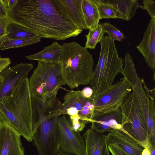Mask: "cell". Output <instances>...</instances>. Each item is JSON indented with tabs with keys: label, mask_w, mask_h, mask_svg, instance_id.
<instances>
[{
	"label": "cell",
	"mask_w": 155,
	"mask_h": 155,
	"mask_svg": "<svg viewBox=\"0 0 155 155\" xmlns=\"http://www.w3.org/2000/svg\"><path fill=\"white\" fill-rule=\"evenodd\" d=\"M11 20L41 38L64 40L83 31L61 10L56 0H18Z\"/></svg>",
	"instance_id": "cell-1"
},
{
	"label": "cell",
	"mask_w": 155,
	"mask_h": 155,
	"mask_svg": "<svg viewBox=\"0 0 155 155\" xmlns=\"http://www.w3.org/2000/svg\"><path fill=\"white\" fill-rule=\"evenodd\" d=\"M0 112L4 119L27 141H32L33 130L38 119L30 93L28 78H25L3 101Z\"/></svg>",
	"instance_id": "cell-2"
},
{
	"label": "cell",
	"mask_w": 155,
	"mask_h": 155,
	"mask_svg": "<svg viewBox=\"0 0 155 155\" xmlns=\"http://www.w3.org/2000/svg\"><path fill=\"white\" fill-rule=\"evenodd\" d=\"M28 82L33 101L46 112L56 102L59 90L66 84L58 63L41 61H38Z\"/></svg>",
	"instance_id": "cell-3"
},
{
	"label": "cell",
	"mask_w": 155,
	"mask_h": 155,
	"mask_svg": "<svg viewBox=\"0 0 155 155\" xmlns=\"http://www.w3.org/2000/svg\"><path fill=\"white\" fill-rule=\"evenodd\" d=\"M59 62L66 84L71 89L90 84L94 61L87 49L75 41L64 43Z\"/></svg>",
	"instance_id": "cell-4"
},
{
	"label": "cell",
	"mask_w": 155,
	"mask_h": 155,
	"mask_svg": "<svg viewBox=\"0 0 155 155\" xmlns=\"http://www.w3.org/2000/svg\"><path fill=\"white\" fill-rule=\"evenodd\" d=\"M99 42V57L90 83L92 97L112 85L117 74H122L123 70L124 60L119 56L115 41L106 35Z\"/></svg>",
	"instance_id": "cell-5"
},
{
	"label": "cell",
	"mask_w": 155,
	"mask_h": 155,
	"mask_svg": "<svg viewBox=\"0 0 155 155\" xmlns=\"http://www.w3.org/2000/svg\"><path fill=\"white\" fill-rule=\"evenodd\" d=\"M124 65L122 74L127 81L139 102L145 116L148 129L150 144L155 145V87L148 88L143 78L139 77L135 67L133 58L127 52Z\"/></svg>",
	"instance_id": "cell-6"
},
{
	"label": "cell",
	"mask_w": 155,
	"mask_h": 155,
	"mask_svg": "<svg viewBox=\"0 0 155 155\" xmlns=\"http://www.w3.org/2000/svg\"><path fill=\"white\" fill-rule=\"evenodd\" d=\"M123 130L145 148L151 145L147 124L141 106L134 94H128L120 106Z\"/></svg>",
	"instance_id": "cell-7"
},
{
	"label": "cell",
	"mask_w": 155,
	"mask_h": 155,
	"mask_svg": "<svg viewBox=\"0 0 155 155\" xmlns=\"http://www.w3.org/2000/svg\"><path fill=\"white\" fill-rule=\"evenodd\" d=\"M36 108L38 119L33 130L32 141L39 155H57L59 152V138L56 116L48 117L46 111L38 104Z\"/></svg>",
	"instance_id": "cell-8"
},
{
	"label": "cell",
	"mask_w": 155,
	"mask_h": 155,
	"mask_svg": "<svg viewBox=\"0 0 155 155\" xmlns=\"http://www.w3.org/2000/svg\"><path fill=\"white\" fill-rule=\"evenodd\" d=\"M63 100L55 108L49 111L48 117L67 115L87 124L90 123L94 108L92 97H84L81 91H70L64 96Z\"/></svg>",
	"instance_id": "cell-9"
},
{
	"label": "cell",
	"mask_w": 155,
	"mask_h": 155,
	"mask_svg": "<svg viewBox=\"0 0 155 155\" xmlns=\"http://www.w3.org/2000/svg\"><path fill=\"white\" fill-rule=\"evenodd\" d=\"M131 91L128 83L123 78L92 97L94 106L93 117L97 114L120 108L124 99Z\"/></svg>",
	"instance_id": "cell-10"
},
{
	"label": "cell",
	"mask_w": 155,
	"mask_h": 155,
	"mask_svg": "<svg viewBox=\"0 0 155 155\" xmlns=\"http://www.w3.org/2000/svg\"><path fill=\"white\" fill-rule=\"evenodd\" d=\"M58 129L59 138V152L72 155H84L85 143L80 132L74 131L65 115L58 117Z\"/></svg>",
	"instance_id": "cell-11"
},
{
	"label": "cell",
	"mask_w": 155,
	"mask_h": 155,
	"mask_svg": "<svg viewBox=\"0 0 155 155\" xmlns=\"http://www.w3.org/2000/svg\"><path fill=\"white\" fill-rule=\"evenodd\" d=\"M31 63H21L8 67L0 73V101L9 96L33 68Z\"/></svg>",
	"instance_id": "cell-12"
},
{
	"label": "cell",
	"mask_w": 155,
	"mask_h": 155,
	"mask_svg": "<svg viewBox=\"0 0 155 155\" xmlns=\"http://www.w3.org/2000/svg\"><path fill=\"white\" fill-rule=\"evenodd\" d=\"M21 136L3 119L0 123V155H25Z\"/></svg>",
	"instance_id": "cell-13"
},
{
	"label": "cell",
	"mask_w": 155,
	"mask_h": 155,
	"mask_svg": "<svg viewBox=\"0 0 155 155\" xmlns=\"http://www.w3.org/2000/svg\"><path fill=\"white\" fill-rule=\"evenodd\" d=\"M107 145L116 146L129 155H141L145 148L122 129H115L106 135Z\"/></svg>",
	"instance_id": "cell-14"
},
{
	"label": "cell",
	"mask_w": 155,
	"mask_h": 155,
	"mask_svg": "<svg viewBox=\"0 0 155 155\" xmlns=\"http://www.w3.org/2000/svg\"><path fill=\"white\" fill-rule=\"evenodd\" d=\"M143 56L147 65L153 73L155 79V18H151L142 39L136 46Z\"/></svg>",
	"instance_id": "cell-15"
},
{
	"label": "cell",
	"mask_w": 155,
	"mask_h": 155,
	"mask_svg": "<svg viewBox=\"0 0 155 155\" xmlns=\"http://www.w3.org/2000/svg\"><path fill=\"white\" fill-rule=\"evenodd\" d=\"M91 127L104 133L115 129L123 130L120 108L118 109L97 114L92 117Z\"/></svg>",
	"instance_id": "cell-16"
},
{
	"label": "cell",
	"mask_w": 155,
	"mask_h": 155,
	"mask_svg": "<svg viewBox=\"0 0 155 155\" xmlns=\"http://www.w3.org/2000/svg\"><path fill=\"white\" fill-rule=\"evenodd\" d=\"M85 143L84 155H110L106 135L91 127L83 135Z\"/></svg>",
	"instance_id": "cell-17"
},
{
	"label": "cell",
	"mask_w": 155,
	"mask_h": 155,
	"mask_svg": "<svg viewBox=\"0 0 155 155\" xmlns=\"http://www.w3.org/2000/svg\"><path fill=\"white\" fill-rule=\"evenodd\" d=\"M58 5L79 28L86 29L81 12V0H56Z\"/></svg>",
	"instance_id": "cell-18"
},
{
	"label": "cell",
	"mask_w": 155,
	"mask_h": 155,
	"mask_svg": "<svg viewBox=\"0 0 155 155\" xmlns=\"http://www.w3.org/2000/svg\"><path fill=\"white\" fill-rule=\"evenodd\" d=\"M114 9L120 18L125 21L131 19L140 6L138 0H101Z\"/></svg>",
	"instance_id": "cell-19"
},
{
	"label": "cell",
	"mask_w": 155,
	"mask_h": 155,
	"mask_svg": "<svg viewBox=\"0 0 155 155\" xmlns=\"http://www.w3.org/2000/svg\"><path fill=\"white\" fill-rule=\"evenodd\" d=\"M62 46L58 42L54 41L39 52L27 55L26 58L30 60H37L51 63H59Z\"/></svg>",
	"instance_id": "cell-20"
},
{
	"label": "cell",
	"mask_w": 155,
	"mask_h": 155,
	"mask_svg": "<svg viewBox=\"0 0 155 155\" xmlns=\"http://www.w3.org/2000/svg\"><path fill=\"white\" fill-rule=\"evenodd\" d=\"M81 8L86 29L97 27L100 18L97 6L93 0H81Z\"/></svg>",
	"instance_id": "cell-21"
},
{
	"label": "cell",
	"mask_w": 155,
	"mask_h": 155,
	"mask_svg": "<svg viewBox=\"0 0 155 155\" xmlns=\"http://www.w3.org/2000/svg\"><path fill=\"white\" fill-rule=\"evenodd\" d=\"M41 41V38L37 36L21 39H10L5 37L0 41V50L25 47Z\"/></svg>",
	"instance_id": "cell-22"
},
{
	"label": "cell",
	"mask_w": 155,
	"mask_h": 155,
	"mask_svg": "<svg viewBox=\"0 0 155 155\" xmlns=\"http://www.w3.org/2000/svg\"><path fill=\"white\" fill-rule=\"evenodd\" d=\"M7 31L6 37L10 39L28 38L36 36L24 26L12 20L7 25Z\"/></svg>",
	"instance_id": "cell-23"
},
{
	"label": "cell",
	"mask_w": 155,
	"mask_h": 155,
	"mask_svg": "<svg viewBox=\"0 0 155 155\" xmlns=\"http://www.w3.org/2000/svg\"><path fill=\"white\" fill-rule=\"evenodd\" d=\"M105 33L101 24H99L95 28L90 29L88 33L85 35L86 41L84 47L87 49H94L97 44L104 37Z\"/></svg>",
	"instance_id": "cell-24"
},
{
	"label": "cell",
	"mask_w": 155,
	"mask_h": 155,
	"mask_svg": "<svg viewBox=\"0 0 155 155\" xmlns=\"http://www.w3.org/2000/svg\"><path fill=\"white\" fill-rule=\"evenodd\" d=\"M97 5L100 20L103 18H120L115 10L103 2L101 0H93Z\"/></svg>",
	"instance_id": "cell-25"
},
{
	"label": "cell",
	"mask_w": 155,
	"mask_h": 155,
	"mask_svg": "<svg viewBox=\"0 0 155 155\" xmlns=\"http://www.w3.org/2000/svg\"><path fill=\"white\" fill-rule=\"evenodd\" d=\"M102 29L108 36L114 41H121L125 38L124 34L116 27L110 23L105 22L101 24Z\"/></svg>",
	"instance_id": "cell-26"
},
{
	"label": "cell",
	"mask_w": 155,
	"mask_h": 155,
	"mask_svg": "<svg viewBox=\"0 0 155 155\" xmlns=\"http://www.w3.org/2000/svg\"><path fill=\"white\" fill-rule=\"evenodd\" d=\"M143 6L140 5L139 8L146 10L151 17L155 18V2L152 0H143Z\"/></svg>",
	"instance_id": "cell-27"
},
{
	"label": "cell",
	"mask_w": 155,
	"mask_h": 155,
	"mask_svg": "<svg viewBox=\"0 0 155 155\" xmlns=\"http://www.w3.org/2000/svg\"><path fill=\"white\" fill-rule=\"evenodd\" d=\"M17 1L18 0H1L2 3L8 13L11 20Z\"/></svg>",
	"instance_id": "cell-28"
},
{
	"label": "cell",
	"mask_w": 155,
	"mask_h": 155,
	"mask_svg": "<svg viewBox=\"0 0 155 155\" xmlns=\"http://www.w3.org/2000/svg\"><path fill=\"white\" fill-rule=\"evenodd\" d=\"M11 20L0 16V41L7 35V26Z\"/></svg>",
	"instance_id": "cell-29"
},
{
	"label": "cell",
	"mask_w": 155,
	"mask_h": 155,
	"mask_svg": "<svg viewBox=\"0 0 155 155\" xmlns=\"http://www.w3.org/2000/svg\"><path fill=\"white\" fill-rule=\"evenodd\" d=\"M108 147L112 155H129L113 145H110Z\"/></svg>",
	"instance_id": "cell-30"
},
{
	"label": "cell",
	"mask_w": 155,
	"mask_h": 155,
	"mask_svg": "<svg viewBox=\"0 0 155 155\" xmlns=\"http://www.w3.org/2000/svg\"><path fill=\"white\" fill-rule=\"evenodd\" d=\"M11 63V60L9 58L0 57V73L5 69L9 67Z\"/></svg>",
	"instance_id": "cell-31"
},
{
	"label": "cell",
	"mask_w": 155,
	"mask_h": 155,
	"mask_svg": "<svg viewBox=\"0 0 155 155\" xmlns=\"http://www.w3.org/2000/svg\"><path fill=\"white\" fill-rule=\"evenodd\" d=\"M81 92L82 96L86 98H90L92 97L93 91L92 88L91 87H85Z\"/></svg>",
	"instance_id": "cell-32"
},
{
	"label": "cell",
	"mask_w": 155,
	"mask_h": 155,
	"mask_svg": "<svg viewBox=\"0 0 155 155\" xmlns=\"http://www.w3.org/2000/svg\"><path fill=\"white\" fill-rule=\"evenodd\" d=\"M0 16L10 19L9 15L0 0Z\"/></svg>",
	"instance_id": "cell-33"
},
{
	"label": "cell",
	"mask_w": 155,
	"mask_h": 155,
	"mask_svg": "<svg viewBox=\"0 0 155 155\" xmlns=\"http://www.w3.org/2000/svg\"><path fill=\"white\" fill-rule=\"evenodd\" d=\"M141 155H150V152L149 148H145L143 150Z\"/></svg>",
	"instance_id": "cell-34"
},
{
	"label": "cell",
	"mask_w": 155,
	"mask_h": 155,
	"mask_svg": "<svg viewBox=\"0 0 155 155\" xmlns=\"http://www.w3.org/2000/svg\"><path fill=\"white\" fill-rule=\"evenodd\" d=\"M150 152V155H155V145H151L149 147Z\"/></svg>",
	"instance_id": "cell-35"
},
{
	"label": "cell",
	"mask_w": 155,
	"mask_h": 155,
	"mask_svg": "<svg viewBox=\"0 0 155 155\" xmlns=\"http://www.w3.org/2000/svg\"><path fill=\"white\" fill-rule=\"evenodd\" d=\"M57 155H72V154L65 153L63 152H59Z\"/></svg>",
	"instance_id": "cell-36"
},
{
	"label": "cell",
	"mask_w": 155,
	"mask_h": 155,
	"mask_svg": "<svg viewBox=\"0 0 155 155\" xmlns=\"http://www.w3.org/2000/svg\"><path fill=\"white\" fill-rule=\"evenodd\" d=\"M4 119L2 115L0 112V123Z\"/></svg>",
	"instance_id": "cell-37"
},
{
	"label": "cell",
	"mask_w": 155,
	"mask_h": 155,
	"mask_svg": "<svg viewBox=\"0 0 155 155\" xmlns=\"http://www.w3.org/2000/svg\"><path fill=\"white\" fill-rule=\"evenodd\" d=\"M0 57H1L0 56Z\"/></svg>",
	"instance_id": "cell-38"
}]
</instances>
